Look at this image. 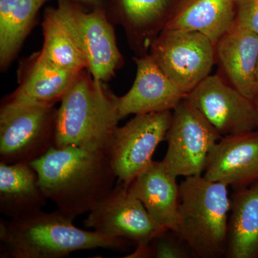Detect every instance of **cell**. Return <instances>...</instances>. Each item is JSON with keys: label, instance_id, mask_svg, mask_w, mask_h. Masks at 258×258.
I'll return each instance as SVG.
<instances>
[{"label": "cell", "instance_id": "cell-6", "mask_svg": "<svg viewBox=\"0 0 258 258\" xmlns=\"http://www.w3.org/2000/svg\"><path fill=\"white\" fill-rule=\"evenodd\" d=\"M55 10L86 57L93 79L106 83L114 77L124 60L106 8L88 10L74 0H57Z\"/></svg>", "mask_w": 258, "mask_h": 258}, {"label": "cell", "instance_id": "cell-27", "mask_svg": "<svg viewBox=\"0 0 258 258\" xmlns=\"http://www.w3.org/2000/svg\"><path fill=\"white\" fill-rule=\"evenodd\" d=\"M257 93H258V64H257Z\"/></svg>", "mask_w": 258, "mask_h": 258}, {"label": "cell", "instance_id": "cell-23", "mask_svg": "<svg viewBox=\"0 0 258 258\" xmlns=\"http://www.w3.org/2000/svg\"><path fill=\"white\" fill-rule=\"evenodd\" d=\"M126 257L195 258L191 249L174 230L166 229L144 247H137Z\"/></svg>", "mask_w": 258, "mask_h": 258}, {"label": "cell", "instance_id": "cell-12", "mask_svg": "<svg viewBox=\"0 0 258 258\" xmlns=\"http://www.w3.org/2000/svg\"><path fill=\"white\" fill-rule=\"evenodd\" d=\"M203 176L234 190L257 181L258 130L222 137L210 153Z\"/></svg>", "mask_w": 258, "mask_h": 258}, {"label": "cell", "instance_id": "cell-22", "mask_svg": "<svg viewBox=\"0 0 258 258\" xmlns=\"http://www.w3.org/2000/svg\"><path fill=\"white\" fill-rule=\"evenodd\" d=\"M42 28L43 44L39 52L42 58L58 69L75 74L88 69L86 57L56 13L55 8L45 10Z\"/></svg>", "mask_w": 258, "mask_h": 258}, {"label": "cell", "instance_id": "cell-7", "mask_svg": "<svg viewBox=\"0 0 258 258\" xmlns=\"http://www.w3.org/2000/svg\"><path fill=\"white\" fill-rule=\"evenodd\" d=\"M149 55L186 94L208 77L215 63V45L198 32L164 29Z\"/></svg>", "mask_w": 258, "mask_h": 258}, {"label": "cell", "instance_id": "cell-14", "mask_svg": "<svg viewBox=\"0 0 258 258\" xmlns=\"http://www.w3.org/2000/svg\"><path fill=\"white\" fill-rule=\"evenodd\" d=\"M175 0H107L106 12L113 25L124 30L136 56L149 54L156 37L165 28Z\"/></svg>", "mask_w": 258, "mask_h": 258}, {"label": "cell", "instance_id": "cell-1", "mask_svg": "<svg viewBox=\"0 0 258 258\" xmlns=\"http://www.w3.org/2000/svg\"><path fill=\"white\" fill-rule=\"evenodd\" d=\"M47 200L71 218L89 213L117 179L106 151L53 147L30 163Z\"/></svg>", "mask_w": 258, "mask_h": 258}, {"label": "cell", "instance_id": "cell-18", "mask_svg": "<svg viewBox=\"0 0 258 258\" xmlns=\"http://www.w3.org/2000/svg\"><path fill=\"white\" fill-rule=\"evenodd\" d=\"M235 18L236 0H175L164 29L200 32L215 45Z\"/></svg>", "mask_w": 258, "mask_h": 258}, {"label": "cell", "instance_id": "cell-24", "mask_svg": "<svg viewBox=\"0 0 258 258\" xmlns=\"http://www.w3.org/2000/svg\"><path fill=\"white\" fill-rule=\"evenodd\" d=\"M235 25L258 34V0H236Z\"/></svg>", "mask_w": 258, "mask_h": 258}, {"label": "cell", "instance_id": "cell-10", "mask_svg": "<svg viewBox=\"0 0 258 258\" xmlns=\"http://www.w3.org/2000/svg\"><path fill=\"white\" fill-rule=\"evenodd\" d=\"M84 226L106 237L134 242L137 247L148 245L166 230L156 223L143 204L120 181L89 212Z\"/></svg>", "mask_w": 258, "mask_h": 258}, {"label": "cell", "instance_id": "cell-2", "mask_svg": "<svg viewBox=\"0 0 258 258\" xmlns=\"http://www.w3.org/2000/svg\"><path fill=\"white\" fill-rule=\"evenodd\" d=\"M59 210L39 211L0 222V257L62 258L79 250L122 251L130 242L76 227Z\"/></svg>", "mask_w": 258, "mask_h": 258}, {"label": "cell", "instance_id": "cell-13", "mask_svg": "<svg viewBox=\"0 0 258 258\" xmlns=\"http://www.w3.org/2000/svg\"><path fill=\"white\" fill-rule=\"evenodd\" d=\"M137 74L131 89L118 97L120 119L129 115L172 111L187 94L154 62L149 54L135 56Z\"/></svg>", "mask_w": 258, "mask_h": 258}, {"label": "cell", "instance_id": "cell-16", "mask_svg": "<svg viewBox=\"0 0 258 258\" xmlns=\"http://www.w3.org/2000/svg\"><path fill=\"white\" fill-rule=\"evenodd\" d=\"M78 73L58 69L35 52L20 61L18 86L4 98L14 103L55 106L61 101Z\"/></svg>", "mask_w": 258, "mask_h": 258}, {"label": "cell", "instance_id": "cell-20", "mask_svg": "<svg viewBox=\"0 0 258 258\" xmlns=\"http://www.w3.org/2000/svg\"><path fill=\"white\" fill-rule=\"evenodd\" d=\"M226 258H258V180L230 198Z\"/></svg>", "mask_w": 258, "mask_h": 258}, {"label": "cell", "instance_id": "cell-15", "mask_svg": "<svg viewBox=\"0 0 258 258\" xmlns=\"http://www.w3.org/2000/svg\"><path fill=\"white\" fill-rule=\"evenodd\" d=\"M220 76L244 96H257L258 34L234 25L215 44Z\"/></svg>", "mask_w": 258, "mask_h": 258}, {"label": "cell", "instance_id": "cell-17", "mask_svg": "<svg viewBox=\"0 0 258 258\" xmlns=\"http://www.w3.org/2000/svg\"><path fill=\"white\" fill-rule=\"evenodd\" d=\"M176 178L162 161H154L127 186L156 223L164 229L174 230L175 226L179 202Z\"/></svg>", "mask_w": 258, "mask_h": 258}, {"label": "cell", "instance_id": "cell-25", "mask_svg": "<svg viewBox=\"0 0 258 258\" xmlns=\"http://www.w3.org/2000/svg\"><path fill=\"white\" fill-rule=\"evenodd\" d=\"M88 10L96 8H106L107 0H74Z\"/></svg>", "mask_w": 258, "mask_h": 258}, {"label": "cell", "instance_id": "cell-9", "mask_svg": "<svg viewBox=\"0 0 258 258\" xmlns=\"http://www.w3.org/2000/svg\"><path fill=\"white\" fill-rule=\"evenodd\" d=\"M172 111L137 114L115 128L106 152L117 180L126 186L152 164L171 124Z\"/></svg>", "mask_w": 258, "mask_h": 258}, {"label": "cell", "instance_id": "cell-21", "mask_svg": "<svg viewBox=\"0 0 258 258\" xmlns=\"http://www.w3.org/2000/svg\"><path fill=\"white\" fill-rule=\"evenodd\" d=\"M49 0H0V69L6 71Z\"/></svg>", "mask_w": 258, "mask_h": 258}, {"label": "cell", "instance_id": "cell-3", "mask_svg": "<svg viewBox=\"0 0 258 258\" xmlns=\"http://www.w3.org/2000/svg\"><path fill=\"white\" fill-rule=\"evenodd\" d=\"M57 108L56 147L106 151L120 119L118 96L88 69L79 71Z\"/></svg>", "mask_w": 258, "mask_h": 258}, {"label": "cell", "instance_id": "cell-4", "mask_svg": "<svg viewBox=\"0 0 258 258\" xmlns=\"http://www.w3.org/2000/svg\"><path fill=\"white\" fill-rule=\"evenodd\" d=\"M228 186L203 175L185 178L179 184V202L174 230L195 258L225 256L230 211Z\"/></svg>", "mask_w": 258, "mask_h": 258}, {"label": "cell", "instance_id": "cell-11", "mask_svg": "<svg viewBox=\"0 0 258 258\" xmlns=\"http://www.w3.org/2000/svg\"><path fill=\"white\" fill-rule=\"evenodd\" d=\"M186 99L203 113L222 137L258 130L254 101L220 74L210 75Z\"/></svg>", "mask_w": 258, "mask_h": 258}, {"label": "cell", "instance_id": "cell-5", "mask_svg": "<svg viewBox=\"0 0 258 258\" xmlns=\"http://www.w3.org/2000/svg\"><path fill=\"white\" fill-rule=\"evenodd\" d=\"M57 108L3 100L0 162L30 163L55 146Z\"/></svg>", "mask_w": 258, "mask_h": 258}, {"label": "cell", "instance_id": "cell-19", "mask_svg": "<svg viewBox=\"0 0 258 258\" xmlns=\"http://www.w3.org/2000/svg\"><path fill=\"white\" fill-rule=\"evenodd\" d=\"M47 198L29 163L0 162V212L10 219L41 211Z\"/></svg>", "mask_w": 258, "mask_h": 258}, {"label": "cell", "instance_id": "cell-26", "mask_svg": "<svg viewBox=\"0 0 258 258\" xmlns=\"http://www.w3.org/2000/svg\"><path fill=\"white\" fill-rule=\"evenodd\" d=\"M254 106H255L256 111H257V117H258V95L256 96V98L253 100Z\"/></svg>", "mask_w": 258, "mask_h": 258}, {"label": "cell", "instance_id": "cell-8", "mask_svg": "<svg viewBox=\"0 0 258 258\" xmlns=\"http://www.w3.org/2000/svg\"><path fill=\"white\" fill-rule=\"evenodd\" d=\"M222 138L196 107L184 98L172 111L162 161L173 175H203L212 148Z\"/></svg>", "mask_w": 258, "mask_h": 258}]
</instances>
